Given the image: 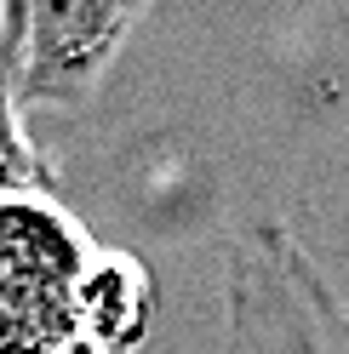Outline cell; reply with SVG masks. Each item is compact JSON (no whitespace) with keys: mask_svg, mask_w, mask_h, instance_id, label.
<instances>
[{"mask_svg":"<svg viewBox=\"0 0 349 354\" xmlns=\"http://www.w3.org/2000/svg\"><path fill=\"white\" fill-rule=\"evenodd\" d=\"M98 240L57 194L0 201V354H69L86 343L80 286Z\"/></svg>","mask_w":349,"mask_h":354,"instance_id":"7a4b0ae2","label":"cell"},{"mask_svg":"<svg viewBox=\"0 0 349 354\" xmlns=\"http://www.w3.org/2000/svg\"><path fill=\"white\" fill-rule=\"evenodd\" d=\"M224 354H349L343 297L280 217H252L224 246Z\"/></svg>","mask_w":349,"mask_h":354,"instance_id":"6da1fadb","label":"cell"},{"mask_svg":"<svg viewBox=\"0 0 349 354\" xmlns=\"http://www.w3.org/2000/svg\"><path fill=\"white\" fill-rule=\"evenodd\" d=\"M6 17H12V0H0V29H6Z\"/></svg>","mask_w":349,"mask_h":354,"instance_id":"ba28073f","label":"cell"},{"mask_svg":"<svg viewBox=\"0 0 349 354\" xmlns=\"http://www.w3.org/2000/svg\"><path fill=\"white\" fill-rule=\"evenodd\" d=\"M12 194H57V160L29 138L17 103V12L0 29V201Z\"/></svg>","mask_w":349,"mask_h":354,"instance_id":"5b68a950","label":"cell"},{"mask_svg":"<svg viewBox=\"0 0 349 354\" xmlns=\"http://www.w3.org/2000/svg\"><path fill=\"white\" fill-rule=\"evenodd\" d=\"M332 12H338V24L349 29V0H332Z\"/></svg>","mask_w":349,"mask_h":354,"instance_id":"8992f818","label":"cell"},{"mask_svg":"<svg viewBox=\"0 0 349 354\" xmlns=\"http://www.w3.org/2000/svg\"><path fill=\"white\" fill-rule=\"evenodd\" d=\"M155 308H161L155 269H149L138 252L98 246L92 269H86V286H80L86 337L103 354H132V348H143L149 326H155Z\"/></svg>","mask_w":349,"mask_h":354,"instance_id":"277c9868","label":"cell"},{"mask_svg":"<svg viewBox=\"0 0 349 354\" xmlns=\"http://www.w3.org/2000/svg\"><path fill=\"white\" fill-rule=\"evenodd\" d=\"M343 315H349V297H343Z\"/></svg>","mask_w":349,"mask_h":354,"instance_id":"9c48e42d","label":"cell"},{"mask_svg":"<svg viewBox=\"0 0 349 354\" xmlns=\"http://www.w3.org/2000/svg\"><path fill=\"white\" fill-rule=\"evenodd\" d=\"M69 354H103V348H98V343H92V337H86V343H75V348H69Z\"/></svg>","mask_w":349,"mask_h":354,"instance_id":"52a82bcc","label":"cell"},{"mask_svg":"<svg viewBox=\"0 0 349 354\" xmlns=\"http://www.w3.org/2000/svg\"><path fill=\"white\" fill-rule=\"evenodd\" d=\"M155 0H12L17 12V103L80 109L98 97L126 40Z\"/></svg>","mask_w":349,"mask_h":354,"instance_id":"3957f363","label":"cell"}]
</instances>
